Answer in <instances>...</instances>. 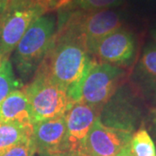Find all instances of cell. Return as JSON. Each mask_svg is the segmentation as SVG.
<instances>
[{
    "mask_svg": "<svg viewBox=\"0 0 156 156\" xmlns=\"http://www.w3.org/2000/svg\"><path fill=\"white\" fill-rule=\"evenodd\" d=\"M93 59L79 34L58 26L50 49L35 74L67 90L69 95L83 77Z\"/></svg>",
    "mask_w": 156,
    "mask_h": 156,
    "instance_id": "obj_1",
    "label": "cell"
},
{
    "mask_svg": "<svg viewBox=\"0 0 156 156\" xmlns=\"http://www.w3.org/2000/svg\"><path fill=\"white\" fill-rule=\"evenodd\" d=\"M56 30L53 15H42L29 27L17 44L13 54V63L23 83L32 79L52 43Z\"/></svg>",
    "mask_w": 156,
    "mask_h": 156,
    "instance_id": "obj_2",
    "label": "cell"
},
{
    "mask_svg": "<svg viewBox=\"0 0 156 156\" xmlns=\"http://www.w3.org/2000/svg\"><path fill=\"white\" fill-rule=\"evenodd\" d=\"M125 72L122 67L106 62H90L83 77L69 94L73 102L83 101L101 113L118 88Z\"/></svg>",
    "mask_w": 156,
    "mask_h": 156,
    "instance_id": "obj_3",
    "label": "cell"
},
{
    "mask_svg": "<svg viewBox=\"0 0 156 156\" xmlns=\"http://www.w3.org/2000/svg\"><path fill=\"white\" fill-rule=\"evenodd\" d=\"M58 25H62L79 34L85 41L89 53L103 37L122 28L123 17L121 13L111 9L94 11H63Z\"/></svg>",
    "mask_w": 156,
    "mask_h": 156,
    "instance_id": "obj_4",
    "label": "cell"
},
{
    "mask_svg": "<svg viewBox=\"0 0 156 156\" xmlns=\"http://www.w3.org/2000/svg\"><path fill=\"white\" fill-rule=\"evenodd\" d=\"M23 89L28 98L31 124L64 115L73 103L67 90L38 74Z\"/></svg>",
    "mask_w": 156,
    "mask_h": 156,
    "instance_id": "obj_5",
    "label": "cell"
},
{
    "mask_svg": "<svg viewBox=\"0 0 156 156\" xmlns=\"http://www.w3.org/2000/svg\"><path fill=\"white\" fill-rule=\"evenodd\" d=\"M132 133L95 120L77 151L79 156H118L129 146Z\"/></svg>",
    "mask_w": 156,
    "mask_h": 156,
    "instance_id": "obj_6",
    "label": "cell"
},
{
    "mask_svg": "<svg viewBox=\"0 0 156 156\" xmlns=\"http://www.w3.org/2000/svg\"><path fill=\"white\" fill-rule=\"evenodd\" d=\"M44 13L37 8L8 5L0 19V51L9 56L31 23Z\"/></svg>",
    "mask_w": 156,
    "mask_h": 156,
    "instance_id": "obj_7",
    "label": "cell"
},
{
    "mask_svg": "<svg viewBox=\"0 0 156 156\" xmlns=\"http://www.w3.org/2000/svg\"><path fill=\"white\" fill-rule=\"evenodd\" d=\"M135 49L134 34L121 28L101 39L95 45L92 56L97 62L122 67L132 62Z\"/></svg>",
    "mask_w": 156,
    "mask_h": 156,
    "instance_id": "obj_8",
    "label": "cell"
},
{
    "mask_svg": "<svg viewBox=\"0 0 156 156\" xmlns=\"http://www.w3.org/2000/svg\"><path fill=\"white\" fill-rule=\"evenodd\" d=\"M128 96L129 94L120 86L102 108L98 117L101 122L108 127L132 133L138 119V108Z\"/></svg>",
    "mask_w": 156,
    "mask_h": 156,
    "instance_id": "obj_9",
    "label": "cell"
},
{
    "mask_svg": "<svg viewBox=\"0 0 156 156\" xmlns=\"http://www.w3.org/2000/svg\"><path fill=\"white\" fill-rule=\"evenodd\" d=\"M37 153L44 156L67 150V129L64 115L32 124Z\"/></svg>",
    "mask_w": 156,
    "mask_h": 156,
    "instance_id": "obj_10",
    "label": "cell"
},
{
    "mask_svg": "<svg viewBox=\"0 0 156 156\" xmlns=\"http://www.w3.org/2000/svg\"><path fill=\"white\" fill-rule=\"evenodd\" d=\"M99 115L100 112L85 102H73L64 115L69 150L77 153L83 140Z\"/></svg>",
    "mask_w": 156,
    "mask_h": 156,
    "instance_id": "obj_11",
    "label": "cell"
},
{
    "mask_svg": "<svg viewBox=\"0 0 156 156\" xmlns=\"http://www.w3.org/2000/svg\"><path fill=\"white\" fill-rule=\"evenodd\" d=\"M0 122H21L31 124L30 104L24 90L11 92L0 103Z\"/></svg>",
    "mask_w": 156,
    "mask_h": 156,
    "instance_id": "obj_12",
    "label": "cell"
},
{
    "mask_svg": "<svg viewBox=\"0 0 156 156\" xmlns=\"http://www.w3.org/2000/svg\"><path fill=\"white\" fill-rule=\"evenodd\" d=\"M135 76L141 90L156 95V44L151 43L145 47L135 70Z\"/></svg>",
    "mask_w": 156,
    "mask_h": 156,
    "instance_id": "obj_13",
    "label": "cell"
},
{
    "mask_svg": "<svg viewBox=\"0 0 156 156\" xmlns=\"http://www.w3.org/2000/svg\"><path fill=\"white\" fill-rule=\"evenodd\" d=\"M33 138L32 124L0 122V154L12 146Z\"/></svg>",
    "mask_w": 156,
    "mask_h": 156,
    "instance_id": "obj_14",
    "label": "cell"
},
{
    "mask_svg": "<svg viewBox=\"0 0 156 156\" xmlns=\"http://www.w3.org/2000/svg\"><path fill=\"white\" fill-rule=\"evenodd\" d=\"M21 88L23 83L16 76L9 56H5L0 64V103L11 92Z\"/></svg>",
    "mask_w": 156,
    "mask_h": 156,
    "instance_id": "obj_15",
    "label": "cell"
},
{
    "mask_svg": "<svg viewBox=\"0 0 156 156\" xmlns=\"http://www.w3.org/2000/svg\"><path fill=\"white\" fill-rule=\"evenodd\" d=\"M129 149L134 156H156L155 145L144 128H140L132 134Z\"/></svg>",
    "mask_w": 156,
    "mask_h": 156,
    "instance_id": "obj_16",
    "label": "cell"
},
{
    "mask_svg": "<svg viewBox=\"0 0 156 156\" xmlns=\"http://www.w3.org/2000/svg\"><path fill=\"white\" fill-rule=\"evenodd\" d=\"M124 0H71L70 5L63 11H94L111 9L121 5Z\"/></svg>",
    "mask_w": 156,
    "mask_h": 156,
    "instance_id": "obj_17",
    "label": "cell"
},
{
    "mask_svg": "<svg viewBox=\"0 0 156 156\" xmlns=\"http://www.w3.org/2000/svg\"><path fill=\"white\" fill-rule=\"evenodd\" d=\"M37 148L34 139L28 140L12 146L0 154V156H34Z\"/></svg>",
    "mask_w": 156,
    "mask_h": 156,
    "instance_id": "obj_18",
    "label": "cell"
},
{
    "mask_svg": "<svg viewBox=\"0 0 156 156\" xmlns=\"http://www.w3.org/2000/svg\"><path fill=\"white\" fill-rule=\"evenodd\" d=\"M44 156H79V154L77 153L74 152V151L67 149V150L56 152V153H54V154H47V155Z\"/></svg>",
    "mask_w": 156,
    "mask_h": 156,
    "instance_id": "obj_19",
    "label": "cell"
},
{
    "mask_svg": "<svg viewBox=\"0 0 156 156\" xmlns=\"http://www.w3.org/2000/svg\"><path fill=\"white\" fill-rule=\"evenodd\" d=\"M8 4H9V0H0V19L5 14Z\"/></svg>",
    "mask_w": 156,
    "mask_h": 156,
    "instance_id": "obj_20",
    "label": "cell"
},
{
    "mask_svg": "<svg viewBox=\"0 0 156 156\" xmlns=\"http://www.w3.org/2000/svg\"><path fill=\"white\" fill-rule=\"evenodd\" d=\"M118 156H134L133 154H132V153L130 152V149H129V146L128 147H127L124 150L119 154Z\"/></svg>",
    "mask_w": 156,
    "mask_h": 156,
    "instance_id": "obj_21",
    "label": "cell"
},
{
    "mask_svg": "<svg viewBox=\"0 0 156 156\" xmlns=\"http://www.w3.org/2000/svg\"><path fill=\"white\" fill-rule=\"evenodd\" d=\"M153 122H154V130H155V134H156V109H155V111H154V114Z\"/></svg>",
    "mask_w": 156,
    "mask_h": 156,
    "instance_id": "obj_22",
    "label": "cell"
},
{
    "mask_svg": "<svg viewBox=\"0 0 156 156\" xmlns=\"http://www.w3.org/2000/svg\"><path fill=\"white\" fill-rule=\"evenodd\" d=\"M152 36H153V38H154V44H156V30H153V32H152Z\"/></svg>",
    "mask_w": 156,
    "mask_h": 156,
    "instance_id": "obj_23",
    "label": "cell"
},
{
    "mask_svg": "<svg viewBox=\"0 0 156 156\" xmlns=\"http://www.w3.org/2000/svg\"><path fill=\"white\" fill-rule=\"evenodd\" d=\"M5 55L0 51V64H1V62H2V61L4 60V58H5Z\"/></svg>",
    "mask_w": 156,
    "mask_h": 156,
    "instance_id": "obj_24",
    "label": "cell"
}]
</instances>
